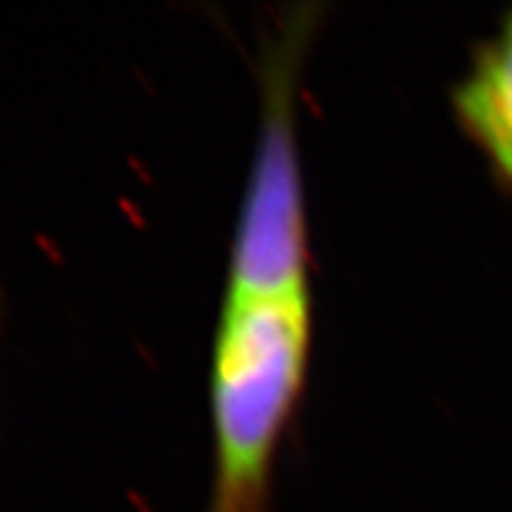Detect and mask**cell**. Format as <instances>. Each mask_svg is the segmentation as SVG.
<instances>
[{
	"label": "cell",
	"instance_id": "2",
	"mask_svg": "<svg viewBox=\"0 0 512 512\" xmlns=\"http://www.w3.org/2000/svg\"><path fill=\"white\" fill-rule=\"evenodd\" d=\"M290 43L268 57L266 110L228 261L226 292L309 290V242L297 143Z\"/></svg>",
	"mask_w": 512,
	"mask_h": 512
},
{
	"label": "cell",
	"instance_id": "3",
	"mask_svg": "<svg viewBox=\"0 0 512 512\" xmlns=\"http://www.w3.org/2000/svg\"><path fill=\"white\" fill-rule=\"evenodd\" d=\"M458 121L512 188V10L453 91Z\"/></svg>",
	"mask_w": 512,
	"mask_h": 512
},
{
	"label": "cell",
	"instance_id": "1",
	"mask_svg": "<svg viewBox=\"0 0 512 512\" xmlns=\"http://www.w3.org/2000/svg\"><path fill=\"white\" fill-rule=\"evenodd\" d=\"M311 294L226 292L211 354L209 512H268L275 446L302 392Z\"/></svg>",
	"mask_w": 512,
	"mask_h": 512
}]
</instances>
